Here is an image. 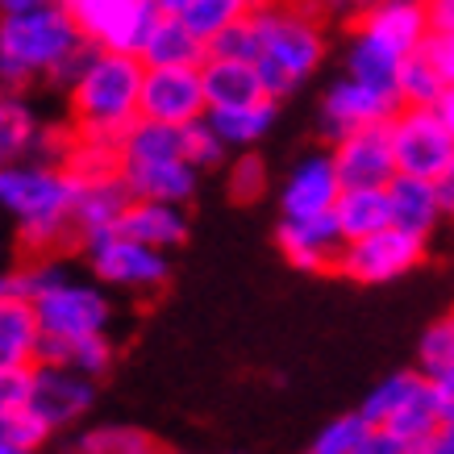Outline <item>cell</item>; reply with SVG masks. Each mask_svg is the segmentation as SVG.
<instances>
[{"mask_svg": "<svg viewBox=\"0 0 454 454\" xmlns=\"http://www.w3.org/2000/svg\"><path fill=\"white\" fill-rule=\"evenodd\" d=\"M75 196L80 176L71 167L17 159L0 171V205L17 217V238L26 259H46L80 247L75 234Z\"/></svg>", "mask_w": 454, "mask_h": 454, "instance_id": "obj_1", "label": "cell"}, {"mask_svg": "<svg viewBox=\"0 0 454 454\" xmlns=\"http://www.w3.org/2000/svg\"><path fill=\"white\" fill-rule=\"evenodd\" d=\"M250 17L262 38V55L254 59L262 92L271 100H284L313 75L325 55V34L317 21L321 4L317 0H254Z\"/></svg>", "mask_w": 454, "mask_h": 454, "instance_id": "obj_2", "label": "cell"}, {"mask_svg": "<svg viewBox=\"0 0 454 454\" xmlns=\"http://www.w3.org/2000/svg\"><path fill=\"white\" fill-rule=\"evenodd\" d=\"M142 75L146 63L125 51H100L75 88L67 92V113L80 138L121 146L125 129L142 117Z\"/></svg>", "mask_w": 454, "mask_h": 454, "instance_id": "obj_3", "label": "cell"}, {"mask_svg": "<svg viewBox=\"0 0 454 454\" xmlns=\"http://www.w3.org/2000/svg\"><path fill=\"white\" fill-rule=\"evenodd\" d=\"M80 26L63 0L42 9L0 17V80L9 92H26L29 83L46 80V71L80 42Z\"/></svg>", "mask_w": 454, "mask_h": 454, "instance_id": "obj_4", "label": "cell"}, {"mask_svg": "<svg viewBox=\"0 0 454 454\" xmlns=\"http://www.w3.org/2000/svg\"><path fill=\"white\" fill-rule=\"evenodd\" d=\"M83 259H88V267H92V276L100 284H109L117 292H134V296H154L171 279L167 250L151 247L142 238L121 234V230L88 238L83 242Z\"/></svg>", "mask_w": 454, "mask_h": 454, "instance_id": "obj_5", "label": "cell"}, {"mask_svg": "<svg viewBox=\"0 0 454 454\" xmlns=\"http://www.w3.org/2000/svg\"><path fill=\"white\" fill-rule=\"evenodd\" d=\"M387 129H392V151H396L400 171L442 179L446 167L454 163V129L442 117V109L400 105V113L387 121Z\"/></svg>", "mask_w": 454, "mask_h": 454, "instance_id": "obj_6", "label": "cell"}, {"mask_svg": "<svg viewBox=\"0 0 454 454\" xmlns=\"http://www.w3.org/2000/svg\"><path fill=\"white\" fill-rule=\"evenodd\" d=\"M67 9L83 38H92L105 51H125V55H138L163 17L154 0H71Z\"/></svg>", "mask_w": 454, "mask_h": 454, "instance_id": "obj_7", "label": "cell"}, {"mask_svg": "<svg viewBox=\"0 0 454 454\" xmlns=\"http://www.w3.org/2000/svg\"><path fill=\"white\" fill-rule=\"evenodd\" d=\"M421 259H426V238L413 230H400V225H387V230L355 238L346 247L338 276L355 279V284H387V279L413 271Z\"/></svg>", "mask_w": 454, "mask_h": 454, "instance_id": "obj_8", "label": "cell"}, {"mask_svg": "<svg viewBox=\"0 0 454 454\" xmlns=\"http://www.w3.org/2000/svg\"><path fill=\"white\" fill-rule=\"evenodd\" d=\"M284 259L309 276H338L350 238L338 225V213H313V217H284L276 230Z\"/></svg>", "mask_w": 454, "mask_h": 454, "instance_id": "obj_9", "label": "cell"}, {"mask_svg": "<svg viewBox=\"0 0 454 454\" xmlns=\"http://www.w3.org/2000/svg\"><path fill=\"white\" fill-rule=\"evenodd\" d=\"M400 113V97L392 88H375V83H363L355 75L338 80L321 100V134L330 138V146L346 134H355L363 125L375 121H392Z\"/></svg>", "mask_w": 454, "mask_h": 454, "instance_id": "obj_10", "label": "cell"}, {"mask_svg": "<svg viewBox=\"0 0 454 454\" xmlns=\"http://www.w3.org/2000/svg\"><path fill=\"white\" fill-rule=\"evenodd\" d=\"M42 321V333L55 338H83V333H109L113 325V304L109 296L92 284H59L46 296L34 301Z\"/></svg>", "mask_w": 454, "mask_h": 454, "instance_id": "obj_11", "label": "cell"}, {"mask_svg": "<svg viewBox=\"0 0 454 454\" xmlns=\"http://www.w3.org/2000/svg\"><path fill=\"white\" fill-rule=\"evenodd\" d=\"M330 154H333V167H338L342 188H387L400 171L387 121L363 125L355 134L338 138Z\"/></svg>", "mask_w": 454, "mask_h": 454, "instance_id": "obj_12", "label": "cell"}, {"mask_svg": "<svg viewBox=\"0 0 454 454\" xmlns=\"http://www.w3.org/2000/svg\"><path fill=\"white\" fill-rule=\"evenodd\" d=\"M97 400V380L59 367V363H34V384H29L26 409L38 413L51 429L75 426Z\"/></svg>", "mask_w": 454, "mask_h": 454, "instance_id": "obj_13", "label": "cell"}, {"mask_svg": "<svg viewBox=\"0 0 454 454\" xmlns=\"http://www.w3.org/2000/svg\"><path fill=\"white\" fill-rule=\"evenodd\" d=\"M208 113L200 67H146L142 75V117L188 125Z\"/></svg>", "mask_w": 454, "mask_h": 454, "instance_id": "obj_14", "label": "cell"}, {"mask_svg": "<svg viewBox=\"0 0 454 454\" xmlns=\"http://www.w3.org/2000/svg\"><path fill=\"white\" fill-rule=\"evenodd\" d=\"M355 29L380 38L384 46H392L396 55H413L429 42L434 21H429V4L426 0H375L372 9L355 13Z\"/></svg>", "mask_w": 454, "mask_h": 454, "instance_id": "obj_15", "label": "cell"}, {"mask_svg": "<svg viewBox=\"0 0 454 454\" xmlns=\"http://www.w3.org/2000/svg\"><path fill=\"white\" fill-rule=\"evenodd\" d=\"M338 196H342V179H338V167H333V154H309L284 179V188H279V213L284 217L333 213Z\"/></svg>", "mask_w": 454, "mask_h": 454, "instance_id": "obj_16", "label": "cell"}, {"mask_svg": "<svg viewBox=\"0 0 454 454\" xmlns=\"http://www.w3.org/2000/svg\"><path fill=\"white\" fill-rule=\"evenodd\" d=\"M129 200H134V192H129V184L121 179V171H117V176H92V179L80 176V196H75V234H80V250L88 238L117 230V221H121Z\"/></svg>", "mask_w": 454, "mask_h": 454, "instance_id": "obj_17", "label": "cell"}, {"mask_svg": "<svg viewBox=\"0 0 454 454\" xmlns=\"http://www.w3.org/2000/svg\"><path fill=\"white\" fill-rule=\"evenodd\" d=\"M387 196H392V225H400V230H413V234H421V238L434 234V225L446 217L438 179L396 171V179L387 184Z\"/></svg>", "mask_w": 454, "mask_h": 454, "instance_id": "obj_18", "label": "cell"}, {"mask_svg": "<svg viewBox=\"0 0 454 454\" xmlns=\"http://www.w3.org/2000/svg\"><path fill=\"white\" fill-rule=\"evenodd\" d=\"M117 230L129 238H142L159 250H171V247H184L188 242V213L184 205H171V200H146V196H134L125 205Z\"/></svg>", "mask_w": 454, "mask_h": 454, "instance_id": "obj_19", "label": "cell"}, {"mask_svg": "<svg viewBox=\"0 0 454 454\" xmlns=\"http://www.w3.org/2000/svg\"><path fill=\"white\" fill-rule=\"evenodd\" d=\"M121 179L129 184L134 196L146 200H171V205H188L196 196V171L184 154L179 159H163V163H138V167H121Z\"/></svg>", "mask_w": 454, "mask_h": 454, "instance_id": "obj_20", "label": "cell"}, {"mask_svg": "<svg viewBox=\"0 0 454 454\" xmlns=\"http://www.w3.org/2000/svg\"><path fill=\"white\" fill-rule=\"evenodd\" d=\"M200 75H205V100L208 109H238V105H254L262 100V80L259 67L247 63V59H213L208 55L200 63Z\"/></svg>", "mask_w": 454, "mask_h": 454, "instance_id": "obj_21", "label": "cell"}, {"mask_svg": "<svg viewBox=\"0 0 454 454\" xmlns=\"http://www.w3.org/2000/svg\"><path fill=\"white\" fill-rule=\"evenodd\" d=\"M146 67H200L208 59V42L196 34L184 17H159V26L151 29L146 46L138 51Z\"/></svg>", "mask_w": 454, "mask_h": 454, "instance_id": "obj_22", "label": "cell"}, {"mask_svg": "<svg viewBox=\"0 0 454 454\" xmlns=\"http://www.w3.org/2000/svg\"><path fill=\"white\" fill-rule=\"evenodd\" d=\"M38 363H59V367H71V372L88 375V380H100V375L113 372L117 346H113L109 333H83V338H55V333H42Z\"/></svg>", "mask_w": 454, "mask_h": 454, "instance_id": "obj_23", "label": "cell"}, {"mask_svg": "<svg viewBox=\"0 0 454 454\" xmlns=\"http://www.w3.org/2000/svg\"><path fill=\"white\" fill-rule=\"evenodd\" d=\"M42 321L34 301H0V367L38 363Z\"/></svg>", "mask_w": 454, "mask_h": 454, "instance_id": "obj_24", "label": "cell"}, {"mask_svg": "<svg viewBox=\"0 0 454 454\" xmlns=\"http://www.w3.org/2000/svg\"><path fill=\"white\" fill-rule=\"evenodd\" d=\"M400 67H404V55H396V51L384 46L380 38H372V34H363V29L350 26V38H346V75L396 92Z\"/></svg>", "mask_w": 454, "mask_h": 454, "instance_id": "obj_25", "label": "cell"}, {"mask_svg": "<svg viewBox=\"0 0 454 454\" xmlns=\"http://www.w3.org/2000/svg\"><path fill=\"white\" fill-rule=\"evenodd\" d=\"M179 154H184V125L171 121L138 117L121 138V167L163 163V159H179Z\"/></svg>", "mask_w": 454, "mask_h": 454, "instance_id": "obj_26", "label": "cell"}, {"mask_svg": "<svg viewBox=\"0 0 454 454\" xmlns=\"http://www.w3.org/2000/svg\"><path fill=\"white\" fill-rule=\"evenodd\" d=\"M333 213H338L342 234L355 242V238H367L392 225V196L387 188H342Z\"/></svg>", "mask_w": 454, "mask_h": 454, "instance_id": "obj_27", "label": "cell"}, {"mask_svg": "<svg viewBox=\"0 0 454 454\" xmlns=\"http://www.w3.org/2000/svg\"><path fill=\"white\" fill-rule=\"evenodd\" d=\"M442 426H446V421H442V413H438V400H434V392H429V375H426L421 392H417V396L409 400L384 429H392V434L404 442V450L409 454H429L434 450V442H438V434H442Z\"/></svg>", "mask_w": 454, "mask_h": 454, "instance_id": "obj_28", "label": "cell"}, {"mask_svg": "<svg viewBox=\"0 0 454 454\" xmlns=\"http://www.w3.org/2000/svg\"><path fill=\"white\" fill-rule=\"evenodd\" d=\"M276 113H279V100L262 97V100H254V105H238V109H208V121H213V129L225 138V146L247 151V146H254V142H262L271 134Z\"/></svg>", "mask_w": 454, "mask_h": 454, "instance_id": "obj_29", "label": "cell"}, {"mask_svg": "<svg viewBox=\"0 0 454 454\" xmlns=\"http://www.w3.org/2000/svg\"><path fill=\"white\" fill-rule=\"evenodd\" d=\"M450 92V75L442 71V63L434 59L429 46L413 51V55L404 59V67H400V80H396V97L400 105H429V109H438L442 100Z\"/></svg>", "mask_w": 454, "mask_h": 454, "instance_id": "obj_30", "label": "cell"}, {"mask_svg": "<svg viewBox=\"0 0 454 454\" xmlns=\"http://www.w3.org/2000/svg\"><path fill=\"white\" fill-rule=\"evenodd\" d=\"M42 129L46 125L38 121V113L29 109L21 92H9V97L0 100V154H4V163L29 159L42 138Z\"/></svg>", "mask_w": 454, "mask_h": 454, "instance_id": "obj_31", "label": "cell"}, {"mask_svg": "<svg viewBox=\"0 0 454 454\" xmlns=\"http://www.w3.org/2000/svg\"><path fill=\"white\" fill-rule=\"evenodd\" d=\"M59 284H67V267H63L55 254L26 259L21 267L4 271V279H0V301H38V296H46V292L59 288Z\"/></svg>", "mask_w": 454, "mask_h": 454, "instance_id": "obj_32", "label": "cell"}, {"mask_svg": "<svg viewBox=\"0 0 454 454\" xmlns=\"http://www.w3.org/2000/svg\"><path fill=\"white\" fill-rule=\"evenodd\" d=\"M421 384H426V372L417 367V372H396L387 375V380H380V384L363 396V404H358V413L367 417L372 426H387L392 417L409 404V400L421 392Z\"/></svg>", "mask_w": 454, "mask_h": 454, "instance_id": "obj_33", "label": "cell"}, {"mask_svg": "<svg viewBox=\"0 0 454 454\" xmlns=\"http://www.w3.org/2000/svg\"><path fill=\"white\" fill-rule=\"evenodd\" d=\"M75 450L80 454H154L159 442L146 429H134V426H97L88 434H80Z\"/></svg>", "mask_w": 454, "mask_h": 454, "instance_id": "obj_34", "label": "cell"}, {"mask_svg": "<svg viewBox=\"0 0 454 454\" xmlns=\"http://www.w3.org/2000/svg\"><path fill=\"white\" fill-rule=\"evenodd\" d=\"M55 429L46 426L38 413H29L26 404L21 409H0V454H29L46 446Z\"/></svg>", "mask_w": 454, "mask_h": 454, "instance_id": "obj_35", "label": "cell"}, {"mask_svg": "<svg viewBox=\"0 0 454 454\" xmlns=\"http://www.w3.org/2000/svg\"><path fill=\"white\" fill-rule=\"evenodd\" d=\"M372 434H375V426L355 409V413L333 417L330 426L313 438V446H309V450H313V454H363Z\"/></svg>", "mask_w": 454, "mask_h": 454, "instance_id": "obj_36", "label": "cell"}, {"mask_svg": "<svg viewBox=\"0 0 454 454\" xmlns=\"http://www.w3.org/2000/svg\"><path fill=\"white\" fill-rule=\"evenodd\" d=\"M250 9H254V0H192L188 4V13H179L188 26L200 34V38H213V34H221V29L230 26V21H238V17H247Z\"/></svg>", "mask_w": 454, "mask_h": 454, "instance_id": "obj_37", "label": "cell"}, {"mask_svg": "<svg viewBox=\"0 0 454 454\" xmlns=\"http://www.w3.org/2000/svg\"><path fill=\"white\" fill-rule=\"evenodd\" d=\"M208 55L213 59H247V63H254V59L262 55V38H259L254 17L250 13L238 17V21H230L221 34H213V38H208Z\"/></svg>", "mask_w": 454, "mask_h": 454, "instance_id": "obj_38", "label": "cell"}, {"mask_svg": "<svg viewBox=\"0 0 454 454\" xmlns=\"http://www.w3.org/2000/svg\"><path fill=\"white\" fill-rule=\"evenodd\" d=\"M225 151H230V146H225V138L213 129L208 113L184 125V159H188L196 171H213V167H221Z\"/></svg>", "mask_w": 454, "mask_h": 454, "instance_id": "obj_39", "label": "cell"}, {"mask_svg": "<svg viewBox=\"0 0 454 454\" xmlns=\"http://www.w3.org/2000/svg\"><path fill=\"white\" fill-rule=\"evenodd\" d=\"M417 367H421L426 375L454 372V313H446L442 321H434V325L421 333V346H417Z\"/></svg>", "mask_w": 454, "mask_h": 454, "instance_id": "obj_40", "label": "cell"}, {"mask_svg": "<svg viewBox=\"0 0 454 454\" xmlns=\"http://www.w3.org/2000/svg\"><path fill=\"white\" fill-rule=\"evenodd\" d=\"M225 192H230L234 205H254V200L267 192V163H262L250 146L238 154L234 167H230V176H225Z\"/></svg>", "mask_w": 454, "mask_h": 454, "instance_id": "obj_41", "label": "cell"}, {"mask_svg": "<svg viewBox=\"0 0 454 454\" xmlns=\"http://www.w3.org/2000/svg\"><path fill=\"white\" fill-rule=\"evenodd\" d=\"M100 51H105V46H97L92 38H80V42H75V46L67 51V55L59 59L55 67L46 71V83H51L55 92H63V97H67L71 88H75V83L88 75V67H92V63L100 59Z\"/></svg>", "mask_w": 454, "mask_h": 454, "instance_id": "obj_42", "label": "cell"}, {"mask_svg": "<svg viewBox=\"0 0 454 454\" xmlns=\"http://www.w3.org/2000/svg\"><path fill=\"white\" fill-rule=\"evenodd\" d=\"M34 384V363L26 367H0V409H21Z\"/></svg>", "mask_w": 454, "mask_h": 454, "instance_id": "obj_43", "label": "cell"}, {"mask_svg": "<svg viewBox=\"0 0 454 454\" xmlns=\"http://www.w3.org/2000/svg\"><path fill=\"white\" fill-rule=\"evenodd\" d=\"M429 392H434V400H438L442 421H454V372L429 375Z\"/></svg>", "mask_w": 454, "mask_h": 454, "instance_id": "obj_44", "label": "cell"}, {"mask_svg": "<svg viewBox=\"0 0 454 454\" xmlns=\"http://www.w3.org/2000/svg\"><path fill=\"white\" fill-rule=\"evenodd\" d=\"M434 34H454V0H426Z\"/></svg>", "mask_w": 454, "mask_h": 454, "instance_id": "obj_45", "label": "cell"}, {"mask_svg": "<svg viewBox=\"0 0 454 454\" xmlns=\"http://www.w3.org/2000/svg\"><path fill=\"white\" fill-rule=\"evenodd\" d=\"M438 188H442V205H446V217H454V163L446 167V176L438 179Z\"/></svg>", "mask_w": 454, "mask_h": 454, "instance_id": "obj_46", "label": "cell"}, {"mask_svg": "<svg viewBox=\"0 0 454 454\" xmlns=\"http://www.w3.org/2000/svg\"><path fill=\"white\" fill-rule=\"evenodd\" d=\"M429 454H454V421H446L438 434V442H434V450Z\"/></svg>", "mask_w": 454, "mask_h": 454, "instance_id": "obj_47", "label": "cell"}, {"mask_svg": "<svg viewBox=\"0 0 454 454\" xmlns=\"http://www.w3.org/2000/svg\"><path fill=\"white\" fill-rule=\"evenodd\" d=\"M51 0H0V13H26V9H42Z\"/></svg>", "mask_w": 454, "mask_h": 454, "instance_id": "obj_48", "label": "cell"}, {"mask_svg": "<svg viewBox=\"0 0 454 454\" xmlns=\"http://www.w3.org/2000/svg\"><path fill=\"white\" fill-rule=\"evenodd\" d=\"M154 4H159L167 17H179V13H188V4H192V0H154Z\"/></svg>", "mask_w": 454, "mask_h": 454, "instance_id": "obj_49", "label": "cell"}, {"mask_svg": "<svg viewBox=\"0 0 454 454\" xmlns=\"http://www.w3.org/2000/svg\"><path fill=\"white\" fill-rule=\"evenodd\" d=\"M438 109H442V117H446V121H450V129H454V83H450V92H446V100H442Z\"/></svg>", "mask_w": 454, "mask_h": 454, "instance_id": "obj_50", "label": "cell"}, {"mask_svg": "<svg viewBox=\"0 0 454 454\" xmlns=\"http://www.w3.org/2000/svg\"><path fill=\"white\" fill-rule=\"evenodd\" d=\"M63 4H71V0H63Z\"/></svg>", "mask_w": 454, "mask_h": 454, "instance_id": "obj_51", "label": "cell"}]
</instances>
